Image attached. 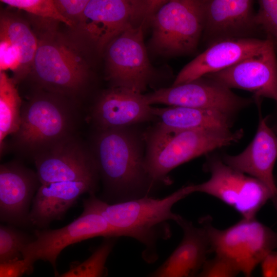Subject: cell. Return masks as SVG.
<instances>
[{
	"label": "cell",
	"instance_id": "cell-18",
	"mask_svg": "<svg viewBox=\"0 0 277 277\" xmlns=\"http://www.w3.org/2000/svg\"><path fill=\"white\" fill-rule=\"evenodd\" d=\"M156 118L144 94L123 87H112L95 103L91 121L95 129L129 127Z\"/></svg>",
	"mask_w": 277,
	"mask_h": 277
},
{
	"label": "cell",
	"instance_id": "cell-24",
	"mask_svg": "<svg viewBox=\"0 0 277 277\" xmlns=\"http://www.w3.org/2000/svg\"><path fill=\"white\" fill-rule=\"evenodd\" d=\"M22 100L14 81L4 71L0 72V148L3 152L4 140L18 130L21 120Z\"/></svg>",
	"mask_w": 277,
	"mask_h": 277
},
{
	"label": "cell",
	"instance_id": "cell-3",
	"mask_svg": "<svg viewBox=\"0 0 277 277\" xmlns=\"http://www.w3.org/2000/svg\"><path fill=\"white\" fill-rule=\"evenodd\" d=\"M242 130L221 128L174 131L157 124L143 134L145 168L154 183L171 184L168 173L178 166L216 149L238 142Z\"/></svg>",
	"mask_w": 277,
	"mask_h": 277
},
{
	"label": "cell",
	"instance_id": "cell-5",
	"mask_svg": "<svg viewBox=\"0 0 277 277\" xmlns=\"http://www.w3.org/2000/svg\"><path fill=\"white\" fill-rule=\"evenodd\" d=\"M63 96L42 93L34 96L21 111L13 148L32 159L57 142L76 134V118Z\"/></svg>",
	"mask_w": 277,
	"mask_h": 277
},
{
	"label": "cell",
	"instance_id": "cell-9",
	"mask_svg": "<svg viewBox=\"0 0 277 277\" xmlns=\"http://www.w3.org/2000/svg\"><path fill=\"white\" fill-rule=\"evenodd\" d=\"M83 207L82 213L77 219L62 228L35 230L34 239L22 252L23 259L32 269L36 261L43 260L50 263L56 274L57 259L66 247L95 237L122 236L98 213Z\"/></svg>",
	"mask_w": 277,
	"mask_h": 277
},
{
	"label": "cell",
	"instance_id": "cell-22",
	"mask_svg": "<svg viewBox=\"0 0 277 277\" xmlns=\"http://www.w3.org/2000/svg\"><path fill=\"white\" fill-rule=\"evenodd\" d=\"M38 43L22 21L3 16L0 21V70H16L32 65Z\"/></svg>",
	"mask_w": 277,
	"mask_h": 277
},
{
	"label": "cell",
	"instance_id": "cell-21",
	"mask_svg": "<svg viewBox=\"0 0 277 277\" xmlns=\"http://www.w3.org/2000/svg\"><path fill=\"white\" fill-rule=\"evenodd\" d=\"M98 180L41 184L32 201L28 223L40 228L64 216L82 194H94Z\"/></svg>",
	"mask_w": 277,
	"mask_h": 277
},
{
	"label": "cell",
	"instance_id": "cell-4",
	"mask_svg": "<svg viewBox=\"0 0 277 277\" xmlns=\"http://www.w3.org/2000/svg\"><path fill=\"white\" fill-rule=\"evenodd\" d=\"M212 221L210 216H205L199 222L206 231L211 252L244 277H252L256 267L277 248V232L256 217L242 218L225 229L215 227Z\"/></svg>",
	"mask_w": 277,
	"mask_h": 277
},
{
	"label": "cell",
	"instance_id": "cell-20",
	"mask_svg": "<svg viewBox=\"0 0 277 277\" xmlns=\"http://www.w3.org/2000/svg\"><path fill=\"white\" fill-rule=\"evenodd\" d=\"M182 239L166 260L148 277H196L211 252L204 229L179 215Z\"/></svg>",
	"mask_w": 277,
	"mask_h": 277
},
{
	"label": "cell",
	"instance_id": "cell-31",
	"mask_svg": "<svg viewBox=\"0 0 277 277\" xmlns=\"http://www.w3.org/2000/svg\"><path fill=\"white\" fill-rule=\"evenodd\" d=\"M32 271L23 258L0 263V277H22Z\"/></svg>",
	"mask_w": 277,
	"mask_h": 277
},
{
	"label": "cell",
	"instance_id": "cell-33",
	"mask_svg": "<svg viewBox=\"0 0 277 277\" xmlns=\"http://www.w3.org/2000/svg\"><path fill=\"white\" fill-rule=\"evenodd\" d=\"M276 132H277V128H276Z\"/></svg>",
	"mask_w": 277,
	"mask_h": 277
},
{
	"label": "cell",
	"instance_id": "cell-12",
	"mask_svg": "<svg viewBox=\"0 0 277 277\" xmlns=\"http://www.w3.org/2000/svg\"><path fill=\"white\" fill-rule=\"evenodd\" d=\"M144 96L150 105L162 104L213 110L232 116L254 101L237 95L230 89L205 77L161 88Z\"/></svg>",
	"mask_w": 277,
	"mask_h": 277
},
{
	"label": "cell",
	"instance_id": "cell-17",
	"mask_svg": "<svg viewBox=\"0 0 277 277\" xmlns=\"http://www.w3.org/2000/svg\"><path fill=\"white\" fill-rule=\"evenodd\" d=\"M36 172L16 161L0 166V219L15 225L29 224L31 201L41 185Z\"/></svg>",
	"mask_w": 277,
	"mask_h": 277
},
{
	"label": "cell",
	"instance_id": "cell-29",
	"mask_svg": "<svg viewBox=\"0 0 277 277\" xmlns=\"http://www.w3.org/2000/svg\"><path fill=\"white\" fill-rule=\"evenodd\" d=\"M240 273L221 259H207L196 277H236Z\"/></svg>",
	"mask_w": 277,
	"mask_h": 277
},
{
	"label": "cell",
	"instance_id": "cell-13",
	"mask_svg": "<svg viewBox=\"0 0 277 277\" xmlns=\"http://www.w3.org/2000/svg\"><path fill=\"white\" fill-rule=\"evenodd\" d=\"M33 159L41 184L98 179L90 147L76 134L57 142Z\"/></svg>",
	"mask_w": 277,
	"mask_h": 277
},
{
	"label": "cell",
	"instance_id": "cell-30",
	"mask_svg": "<svg viewBox=\"0 0 277 277\" xmlns=\"http://www.w3.org/2000/svg\"><path fill=\"white\" fill-rule=\"evenodd\" d=\"M54 3L60 13L74 24L82 17L89 0H56Z\"/></svg>",
	"mask_w": 277,
	"mask_h": 277
},
{
	"label": "cell",
	"instance_id": "cell-27",
	"mask_svg": "<svg viewBox=\"0 0 277 277\" xmlns=\"http://www.w3.org/2000/svg\"><path fill=\"white\" fill-rule=\"evenodd\" d=\"M10 7L25 11L29 13L64 23L72 27L74 24L64 16L52 0H1Z\"/></svg>",
	"mask_w": 277,
	"mask_h": 277
},
{
	"label": "cell",
	"instance_id": "cell-23",
	"mask_svg": "<svg viewBox=\"0 0 277 277\" xmlns=\"http://www.w3.org/2000/svg\"><path fill=\"white\" fill-rule=\"evenodd\" d=\"M153 114L159 120L158 125L174 131L209 128L230 129L232 125V115L213 110L153 107Z\"/></svg>",
	"mask_w": 277,
	"mask_h": 277
},
{
	"label": "cell",
	"instance_id": "cell-10",
	"mask_svg": "<svg viewBox=\"0 0 277 277\" xmlns=\"http://www.w3.org/2000/svg\"><path fill=\"white\" fill-rule=\"evenodd\" d=\"M32 66L42 84L52 93L62 96L77 93L88 75L87 65L77 51L51 38L39 42Z\"/></svg>",
	"mask_w": 277,
	"mask_h": 277
},
{
	"label": "cell",
	"instance_id": "cell-11",
	"mask_svg": "<svg viewBox=\"0 0 277 277\" xmlns=\"http://www.w3.org/2000/svg\"><path fill=\"white\" fill-rule=\"evenodd\" d=\"M144 26L125 30L107 46L106 70L112 87L142 93L150 82L153 71L144 42Z\"/></svg>",
	"mask_w": 277,
	"mask_h": 277
},
{
	"label": "cell",
	"instance_id": "cell-16",
	"mask_svg": "<svg viewBox=\"0 0 277 277\" xmlns=\"http://www.w3.org/2000/svg\"><path fill=\"white\" fill-rule=\"evenodd\" d=\"M270 41L266 38H243L214 42L182 68L172 86L188 83L226 69L260 53Z\"/></svg>",
	"mask_w": 277,
	"mask_h": 277
},
{
	"label": "cell",
	"instance_id": "cell-15",
	"mask_svg": "<svg viewBox=\"0 0 277 277\" xmlns=\"http://www.w3.org/2000/svg\"><path fill=\"white\" fill-rule=\"evenodd\" d=\"M254 1L204 0V38L209 45L229 38H256Z\"/></svg>",
	"mask_w": 277,
	"mask_h": 277
},
{
	"label": "cell",
	"instance_id": "cell-26",
	"mask_svg": "<svg viewBox=\"0 0 277 277\" xmlns=\"http://www.w3.org/2000/svg\"><path fill=\"white\" fill-rule=\"evenodd\" d=\"M34 238L10 225L0 226V263L23 258L25 247Z\"/></svg>",
	"mask_w": 277,
	"mask_h": 277
},
{
	"label": "cell",
	"instance_id": "cell-7",
	"mask_svg": "<svg viewBox=\"0 0 277 277\" xmlns=\"http://www.w3.org/2000/svg\"><path fill=\"white\" fill-rule=\"evenodd\" d=\"M166 1L89 0L81 31L99 51L125 30L145 25Z\"/></svg>",
	"mask_w": 277,
	"mask_h": 277
},
{
	"label": "cell",
	"instance_id": "cell-32",
	"mask_svg": "<svg viewBox=\"0 0 277 277\" xmlns=\"http://www.w3.org/2000/svg\"><path fill=\"white\" fill-rule=\"evenodd\" d=\"M260 265L262 277H277V251L267 254Z\"/></svg>",
	"mask_w": 277,
	"mask_h": 277
},
{
	"label": "cell",
	"instance_id": "cell-25",
	"mask_svg": "<svg viewBox=\"0 0 277 277\" xmlns=\"http://www.w3.org/2000/svg\"><path fill=\"white\" fill-rule=\"evenodd\" d=\"M117 238H105L85 261L72 264L69 269L56 277H107L106 266Z\"/></svg>",
	"mask_w": 277,
	"mask_h": 277
},
{
	"label": "cell",
	"instance_id": "cell-2",
	"mask_svg": "<svg viewBox=\"0 0 277 277\" xmlns=\"http://www.w3.org/2000/svg\"><path fill=\"white\" fill-rule=\"evenodd\" d=\"M193 192L194 184H190L162 199L145 196L112 204L91 194L83 201V206L98 213L122 236L133 238L143 244V259L152 263L158 258L157 242L171 238L169 222H176L180 215L172 211L173 205Z\"/></svg>",
	"mask_w": 277,
	"mask_h": 277
},
{
	"label": "cell",
	"instance_id": "cell-28",
	"mask_svg": "<svg viewBox=\"0 0 277 277\" xmlns=\"http://www.w3.org/2000/svg\"><path fill=\"white\" fill-rule=\"evenodd\" d=\"M255 15L256 24L267 36L266 39L277 43V0H260Z\"/></svg>",
	"mask_w": 277,
	"mask_h": 277
},
{
	"label": "cell",
	"instance_id": "cell-1",
	"mask_svg": "<svg viewBox=\"0 0 277 277\" xmlns=\"http://www.w3.org/2000/svg\"><path fill=\"white\" fill-rule=\"evenodd\" d=\"M130 127L95 129L89 146L111 204L148 196L154 184L145 168L143 135Z\"/></svg>",
	"mask_w": 277,
	"mask_h": 277
},
{
	"label": "cell",
	"instance_id": "cell-8",
	"mask_svg": "<svg viewBox=\"0 0 277 277\" xmlns=\"http://www.w3.org/2000/svg\"><path fill=\"white\" fill-rule=\"evenodd\" d=\"M208 180L194 184V192L215 197L230 206L245 219L256 217L259 210L272 199L269 189L258 179L236 170L217 158L208 163Z\"/></svg>",
	"mask_w": 277,
	"mask_h": 277
},
{
	"label": "cell",
	"instance_id": "cell-6",
	"mask_svg": "<svg viewBox=\"0 0 277 277\" xmlns=\"http://www.w3.org/2000/svg\"><path fill=\"white\" fill-rule=\"evenodd\" d=\"M149 46L163 55L187 54L197 48L204 25V0L166 1L151 21Z\"/></svg>",
	"mask_w": 277,
	"mask_h": 277
},
{
	"label": "cell",
	"instance_id": "cell-14",
	"mask_svg": "<svg viewBox=\"0 0 277 277\" xmlns=\"http://www.w3.org/2000/svg\"><path fill=\"white\" fill-rule=\"evenodd\" d=\"M204 77L230 89L236 88L250 91L254 94L255 100L266 97L277 102V57L275 44L270 40L260 53Z\"/></svg>",
	"mask_w": 277,
	"mask_h": 277
},
{
	"label": "cell",
	"instance_id": "cell-19",
	"mask_svg": "<svg viewBox=\"0 0 277 277\" xmlns=\"http://www.w3.org/2000/svg\"><path fill=\"white\" fill-rule=\"evenodd\" d=\"M277 159V135L267 124V118L260 115L254 138L241 153L225 155L223 161L264 184L272 194L271 201L277 211V185L273 170Z\"/></svg>",
	"mask_w": 277,
	"mask_h": 277
}]
</instances>
